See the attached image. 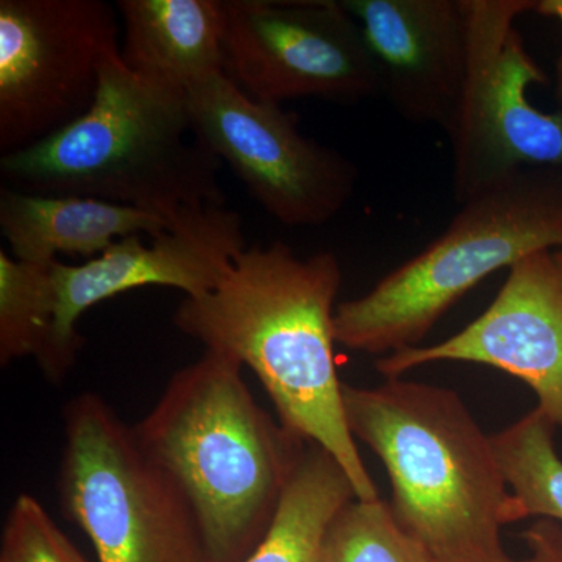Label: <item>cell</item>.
Wrapping results in <instances>:
<instances>
[{"label": "cell", "mask_w": 562, "mask_h": 562, "mask_svg": "<svg viewBox=\"0 0 562 562\" xmlns=\"http://www.w3.org/2000/svg\"><path fill=\"white\" fill-rule=\"evenodd\" d=\"M342 273L330 251L299 258L284 243L236 255L217 286L184 297L173 324L260 379L281 424L341 464L358 501L379 490L347 425L335 360V301Z\"/></svg>", "instance_id": "obj_1"}, {"label": "cell", "mask_w": 562, "mask_h": 562, "mask_svg": "<svg viewBox=\"0 0 562 562\" xmlns=\"http://www.w3.org/2000/svg\"><path fill=\"white\" fill-rule=\"evenodd\" d=\"M133 431L187 495L209 562H244L254 552L308 442L273 422L243 366L216 350L173 373Z\"/></svg>", "instance_id": "obj_2"}, {"label": "cell", "mask_w": 562, "mask_h": 562, "mask_svg": "<svg viewBox=\"0 0 562 562\" xmlns=\"http://www.w3.org/2000/svg\"><path fill=\"white\" fill-rule=\"evenodd\" d=\"M342 398L355 441L386 468L395 522L435 562H514L502 542L512 492L460 394L401 376L344 383Z\"/></svg>", "instance_id": "obj_3"}, {"label": "cell", "mask_w": 562, "mask_h": 562, "mask_svg": "<svg viewBox=\"0 0 562 562\" xmlns=\"http://www.w3.org/2000/svg\"><path fill=\"white\" fill-rule=\"evenodd\" d=\"M224 162L192 135L187 91L132 72L121 49L103 61L90 111L35 146L0 157L13 190L79 195L176 220L225 206Z\"/></svg>", "instance_id": "obj_4"}, {"label": "cell", "mask_w": 562, "mask_h": 562, "mask_svg": "<svg viewBox=\"0 0 562 562\" xmlns=\"http://www.w3.org/2000/svg\"><path fill=\"white\" fill-rule=\"evenodd\" d=\"M562 250V171L527 168L461 203L447 231L368 294L335 310L336 342L369 355L420 346L491 273Z\"/></svg>", "instance_id": "obj_5"}, {"label": "cell", "mask_w": 562, "mask_h": 562, "mask_svg": "<svg viewBox=\"0 0 562 562\" xmlns=\"http://www.w3.org/2000/svg\"><path fill=\"white\" fill-rule=\"evenodd\" d=\"M58 491L63 512L87 532L99 562H209L179 483L92 392L66 405Z\"/></svg>", "instance_id": "obj_6"}, {"label": "cell", "mask_w": 562, "mask_h": 562, "mask_svg": "<svg viewBox=\"0 0 562 562\" xmlns=\"http://www.w3.org/2000/svg\"><path fill=\"white\" fill-rule=\"evenodd\" d=\"M469 66L461 102L447 128L453 155V194L468 202L527 168L562 171V113H543L528 99L549 81L528 54L514 21L532 0H465Z\"/></svg>", "instance_id": "obj_7"}, {"label": "cell", "mask_w": 562, "mask_h": 562, "mask_svg": "<svg viewBox=\"0 0 562 562\" xmlns=\"http://www.w3.org/2000/svg\"><path fill=\"white\" fill-rule=\"evenodd\" d=\"M103 0H0V151L27 149L79 121L120 50Z\"/></svg>", "instance_id": "obj_8"}, {"label": "cell", "mask_w": 562, "mask_h": 562, "mask_svg": "<svg viewBox=\"0 0 562 562\" xmlns=\"http://www.w3.org/2000/svg\"><path fill=\"white\" fill-rule=\"evenodd\" d=\"M194 138L288 227H317L338 216L358 169L338 150L302 135L297 116L246 94L227 76L187 90Z\"/></svg>", "instance_id": "obj_9"}, {"label": "cell", "mask_w": 562, "mask_h": 562, "mask_svg": "<svg viewBox=\"0 0 562 562\" xmlns=\"http://www.w3.org/2000/svg\"><path fill=\"white\" fill-rule=\"evenodd\" d=\"M225 74L257 101L357 103L382 95L341 0H225Z\"/></svg>", "instance_id": "obj_10"}, {"label": "cell", "mask_w": 562, "mask_h": 562, "mask_svg": "<svg viewBox=\"0 0 562 562\" xmlns=\"http://www.w3.org/2000/svg\"><path fill=\"white\" fill-rule=\"evenodd\" d=\"M146 246L140 236L120 239L80 266L52 262L57 316L49 353L40 362L52 383L76 364L83 339L81 314L103 301L144 286H168L199 297L217 286L236 255L247 249L243 220L225 206L184 210L172 227Z\"/></svg>", "instance_id": "obj_11"}, {"label": "cell", "mask_w": 562, "mask_h": 562, "mask_svg": "<svg viewBox=\"0 0 562 562\" xmlns=\"http://www.w3.org/2000/svg\"><path fill=\"white\" fill-rule=\"evenodd\" d=\"M442 361L491 366L522 380L538 406L562 430V283L552 251L530 255L509 269L482 316L446 341L379 358L384 379H401Z\"/></svg>", "instance_id": "obj_12"}, {"label": "cell", "mask_w": 562, "mask_h": 562, "mask_svg": "<svg viewBox=\"0 0 562 562\" xmlns=\"http://www.w3.org/2000/svg\"><path fill=\"white\" fill-rule=\"evenodd\" d=\"M360 25L382 98L406 121L447 128L469 66L465 0H341Z\"/></svg>", "instance_id": "obj_13"}, {"label": "cell", "mask_w": 562, "mask_h": 562, "mask_svg": "<svg viewBox=\"0 0 562 562\" xmlns=\"http://www.w3.org/2000/svg\"><path fill=\"white\" fill-rule=\"evenodd\" d=\"M176 220L99 199L0 187V231L14 260L32 265L50 266L58 254L91 261L128 236L157 238Z\"/></svg>", "instance_id": "obj_14"}, {"label": "cell", "mask_w": 562, "mask_h": 562, "mask_svg": "<svg viewBox=\"0 0 562 562\" xmlns=\"http://www.w3.org/2000/svg\"><path fill=\"white\" fill-rule=\"evenodd\" d=\"M117 10L132 72L184 91L225 74V0H120Z\"/></svg>", "instance_id": "obj_15"}, {"label": "cell", "mask_w": 562, "mask_h": 562, "mask_svg": "<svg viewBox=\"0 0 562 562\" xmlns=\"http://www.w3.org/2000/svg\"><path fill=\"white\" fill-rule=\"evenodd\" d=\"M355 498L341 464L306 442L268 531L244 562H325L328 531Z\"/></svg>", "instance_id": "obj_16"}, {"label": "cell", "mask_w": 562, "mask_h": 562, "mask_svg": "<svg viewBox=\"0 0 562 562\" xmlns=\"http://www.w3.org/2000/svg\"><path fill=\"white\" fill-rule=\"evenodd\" d=\"M554 430L546 414L535 408L492 435L512 490L506 524L530 517L562 524V458L554 446Z\"/></svg>", "instance_id": "obj_17"}, {"label": "cell", "mask_w": 562, "mask_h": 562, "mask_svg": "<svg viewBox=\"0 0 562 562\" xmlns=\"http://www.w3.org/2000/svg\"><path fill=\"white\" fill-rule=\"evenodd\" d=\"M52 266V265H50ZM50 266L14 260L0 249V364L49 353L57 316Z\"/></svg>", "instance_id": "obj_18"}, {"label": "cell", "mask_w": 562, "mask_h": 562, "mask_svg": "<svg viewBox=\"0 0 562 562\" xmlns=\"http://www.w3.org/2000/svg\"><path fill=\"white\" fill-rule=\"evenodd\" d=\"M325 562H435L395 522L390 503L355 498L328 531Z\"/></svg>", "instance_id": "obj_19"}, {"label": "cell", "mask_w": 562, "mask_h": 562, "mask_svg": "<svg viewBox=\"0 0 562 562\" xmlns=\"http://www.w3.org/2000/svg\"><path fill=\"white\" fill-rule=\"evenodd\" d=\"M0 562H88L43 505L21 494L11 506L2 535Z\"/></svg>", "instance_id": "obj_20"}, {"label": "cell", "mask_w": 562, "mask_h": 562, "mask_svg": "<svg viewBox=\"0 0 562 562\" xmlns=\"http://www.w3.org/2000/svg\"><path fill=\"white\" fill-rule=\"evenodd\" d=\"M528 557L514 562H562V524L539 517L522 532Z\"/></svg>", "instance_id": "obj_21"}, {"label": "cell", "mask_w": 562, "mask_h": 562, "mask_svg": "<svg viewBox=\"0 0 562 562\" xmlns=\"http://www.w3.org/2000/svg\"><path fill=\"white\" fill-rule=\"evenodd\" d=\"M542 16L554 18L562 25V0H541L536 9ZM557 98L562 102V54L557 65Z\"/></svg>", "instance_id": "obj_22"}, {"label": "cell", "mask_w": 562, "mask_h": 562, "mask_svg": "<svg viewBox=\"0 0 562 562\" xmlns=\"http://www.w3.org/2000/svg\"><path fill=\"white\" fill-rule=\"evenodd\" d=\"M552 255L554 265H557L558 273H560L562 283V250H554L552 251Z\"/></svg>", "instance_id": "obj_23"}]
</instances>
